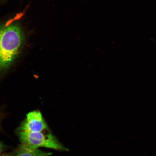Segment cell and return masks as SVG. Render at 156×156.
Masks as SVG:
<instances>
[{
    "label": "cell",
    "mask_w": 156,
    "mask_h": 156,
    "mask_svg": "<svg viewBox=\"0 0 156 156\" xmlns=\"http://www.w3.org/2000/svg\"><path fill=\"white\" fill-rule=\"evenodd\" d=\"M44 131L37 132L18 131V136L21 144L31 148L44 147L58 151L68 150L50 132L46 133Z\"/></svg>",
    "instance_id": "7a4b0ae2"
},
{
    "label": "cell",
    "mask_w": 156,
    "mask_h": 156,
    "mask_svg": "<svg viewBox=\"0 0 156 156\" xmlns=\"http://www.w3.org/2000/svg\"><path fill=\"white\" fill-rule=\"evenodd\" d=\"M51 153L45 152L38 148H31L21 144L6 156H49Z\"/></svg>",
    "instance_id": "277c9868"
},
{
    "label": "cell",
    "mask_w": 156,
    "mask_h": 156,
    "mask_svg": "<svg viewBox=\"0 0 156 156\" xmlns=\"http://www.w3.org/2000/svg\"><path fill=\"white\" fill-rule=\"evenodd\" d=\"M23 40L18 23L4 27L1 30L0 64L4 69L9 67L18 55Z\"/></svg>",
    "instance_id": "6da1fadb"
},
{
    "label": "cell",
    "mask_w": 156,
    "mask_h": 156,
    "mask_svg": "<svg viewBox=\"0 0 156 156\" xmlns=\"http://www.w3.org/2000/svg\"><path fill=\"white\" fill-rule=\"evenodd\" d=\"M47 128L41 113L34 111L27 114L18 130V131L37 132L45 130Z\"/></svg>",
    "instance_id": "3957f363"
}]
</instances>
